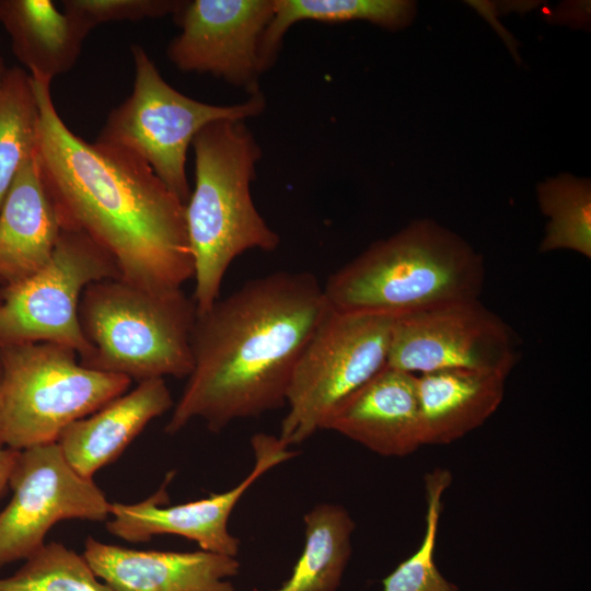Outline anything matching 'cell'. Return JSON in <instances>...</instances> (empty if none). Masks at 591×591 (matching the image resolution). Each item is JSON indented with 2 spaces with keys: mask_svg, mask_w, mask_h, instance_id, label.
<instances>
[{
  "mask_svg": "<svg viewBox=\"0 0 591 591\" xmlns=\"http://www.w3.org/2000/svg\"><path fill=\"white\" fill-rule=\"evenodd\" d=\"M31 77L39 109L35 157L61 229L94 241L127 282L182 288L194 278L185 204L142 160L72 132L51 82Z\"/></svg>",
  "mask_w": 591,
  "mask_h": 591,
  "instance_id": "cell-1",
  "label": "cell"
},
{
  "mask_svg": "<svg viewBox=\"0 0 591 591\" xmlns=\"http://www.w3.org/2000/svg\"><path fill=\"white\" fill-rule=\"evenodd\" d=\"M328 310L313 274L281 270L248 280L197 314L193 369L165 432L195 418L220 432L286 406L298 359Z\"/></svg>",
  "mask_w": 591,
  "mask_h": 591,
  "instance_id": "cell-2",
  "label": "cell"
},
{
  "mask_svg": "<svg viewBox=\"0 0 591 591\" xmlns=\"http://www.w3.org/2000/svg\"><path fill=\"white\" fill-rule=\"evenodd\" d=\"M484 281L483 257L471 245L417 220L338 268L323 291L333 311L397 318L479 299Z\"/></svg>",
  "mask_w": 591,
  "mask_h": 591,
  "instance_id": "cell-3",
  "label": "cell"
},
{
  "mask_svg": "<svg viewBox=\"0 0 591 591\" xmlns=\"http://www.w3.org/2000/svg\"><path fill=\"white\" fill-rule=\"evenodd\" d=\"M195 186L185 204L194 265L197 314L220 298L231 263L251 250L273 252L280 244L253 201L251 185L262 150L243 120H218L194 138Z\"/></svg>",
  "mask_w": 591,
  "mask_h": 591,
  "instance_id": "cell-4",
  "label": "cell"
},
{
  "mask_svg": "<svg viewBox=\"0 0 591 591\" xmlns=\"http://www.w3.org/2000/svg\"><path fill=\"white\" fill-rule=\"evenodd\" d=\"M196 317L193 297L182 288L149 289L120 278L93 282L79 305L81 329L91 347L81 363L138 382L187 378Z\"/></svg>",
  "mask_w": 591,
  "mask_h": 591,
  "instance_id": "cell-5",
  "label": "cell"
},
{
  "mask_svg": "<svg viewBox=\"0 0 591 591\" xmlns=\"http://www.w3.org/2000/svg\"><path fill=\"white\" fill-rule=\"evenodd\" d=\"M125 375L83 366L50 343L0 347V445L13 450L56 442L62 430L126 393Z\"/></svg>",
  "mask_w": 591,
  "mask_h": 591,
  "instance_id": "cell-6",
  "label": "cell"
},
{
  "mask_svg": "<svg viewBox=\"0 0 591 591\" xmlns=\"http://www.w3.org/2000/svg\"><path fill=\"white\" fill-rule=\"evenodd\" d=\"M135 80L130 95L113 108L96 142L146 162L184 202L190 195L186 155L196 135L218 120L257 117L266 107L262 91L233 105H213L171 86L140 45L130 48Z\"/></svg>",
  "mask_w": 591,
  "mask_h": 591,
  "instance_id": "cell-7",
  "label": "cell"
},
{
  "mask_svg": "<svg viewBox=\"0 0 591 591\" xmlns=\"http://www.w3.org/2000/svg\"><path fill=\"white\" fill-rule=\"evenodd\" d=\"M394 320L327 311L291 375L278 436L287 447L323 430L346 399L386 368Z\"/></svg>",
  "mask_w": 591,
  "mask_h": 591,
  "instance_id": "cell-8",
  "label": "cell"
},
{
  "mask_svg": "<svg viewBox=\"0 0 591 591\" xmlns=\"http://www.w3.org/2000/svg\"><path fill=\"white\" fill-rule=\"evenodd\" d=\"M119 278L111 256L83 233L61 229L45 266L1 289L0 347L50 343L72 349L80 362L91 354L80 325L85 288Z\"/></svg>",
  "mask_w": 591,
  "mask_h": 591,
  "instance_id": "cell-9",
  "label": "cell"
},
{
  "mask_svg": "<svg viewBox=\"0 0 591 591\" xmlns=\"http://www.w3.org/2000/svg\"><path fill=\"white\" fill-rule=\"evenodd\" d=\"M519 358L515 332L476 299L395 318L386 367L413 374L467 369L508 376Z\"/></svg>",
  "mask_w": 591,
  "mask_h": 591,
  "instance_id": "cell-10",
  "label": "cell"
},
{
  "mask_svg": "<svg viewBox=\"0 0 591 591\" xmlns=\"http://www.w3.org/2000/svg\"><path fill=\"white\" fill-rule=\"evenodd\" d=\"M9 487L13 495L0 511V568L26 559L61 520L109 517L105 494L68 463L57 442L19 451Z\"/></svg>",
  "mask_w": 591,
  "mask_h": 591,
  "instance_id": "cell-11",
  "label": "cell"
},
{
  "mask_svg": "<svg viewBox=\"0 0 591 591\" xmlns=\"http://www.w3.org/2000/svg\"><path fill=\"white\" fill-rule=\"evenodd\" d=\"M273 12L274 0L181 1L173 14L181 33L167 45V58L181 71L257 93L267 71L262 39Z\"/></svg>",
  "mask_w": 591,
  "mask_h": 591,
  "instance_id": "cell-12",
  "label": "cell"
},
{
  "mask_svg": "<svg viewBox=\"0 0 591 591\" xmlns=\"http://www.w3.org/2000/svg\"><path fill=\"white\" fill-rule=\"evenodd\" d=\"M251 445L254 466L233 488L170 507L165 506V487L137 503L111 502L107 531L132 543L148 542L160 534L179 535L196 542L202 551L236 557L241 542L228 529L233 509L258 478L297 455L278 437L264 432L254 434Z\"/></svg>",
  "mask_w": 591,
  "mask_h": 591,
  "instance_id": "cell-13",
  "label": "cell"
},
{
  "mask_svg": "<svg viewBox=\"0 0 591 591\" xmlns=\"http://www.w3.org/2000/svg\"><path fill=\"white\" fill-rule=\"evenodd\" d=\"M84 558L113 591H235L236 557L207 551H137L88 537Z\"/></svg>",
  "mask_w": 591,
  "mask_h": 591,
  "instance_id": "cell-14",
  "label": "cell"
},
{
  "mask_svg": "<svg viewBox=\"0 0 591 591\" xmlns=\"http://www.w3.org/2000/svg\"><path fill=\"white\" fill-rule=\"evenodd\" d=\"M333 430L382 456H406L422 445L416 374L384 368L327 419Z\"/></svg>",
  "mask_w": 591,
  "mask_h": 591,
  "instance_id": "cell-15",
  "label": "cell"
},
{
  "mask_svg": "<svg viewBox=\"0 0 591 591\" xmlns=\"http://www.w3.org/2000/svg\"><path fill=\"white\" fill-rule=\"evenodd\" d=\"M173 406L164 379L141 381L134 390L67 426L56 442L80 475L93 478L100 468L114 462L151 420Z\"/></svg>",
  "mask_w": 591,
  "mask_h": 591,
  "instance_id": "cell-16",
  "label": "cell"
},
{
  "mask_svg": "<svg viewBox=\"0 0 591 591\" xmlns=\"http://www.w3.org/2000/svg\"><path fill=\"white\" fill-rule=\"evenodd\" d=\"M60 232L34 152L22 164L0 208V288L45 266Z\"/></svg>",
  "mask_w": 591,
  "mask_h": 591,
  "instance_id": "cell-17",
  "label": "cell"
},
{
  "mask_svg": "<svg viewBox=\"0 0 591 591\" xmlns=\"http://www.w3.org/2000/svg\"><path fill=\"white\" fill-rule=\"evenodd\" d=\"M416 376L422 445L449 444L480 427L500 406L507 379L467 369Z\"/></svg>",
  "mask_w": 591,
  "mask_h": 591,
  "instance_id": "cell-18",
  "label": "cell"
},
{
  "mask_svg": "<svg viewBox=\"0 0 591 591\" xmlns=\"http://www.w3.org/2000/svg\"><path fill=\"white\" fill-rule=\"evenodd\" d=\"M0 22L28 73L50 82L74 67L90 33L50 0H0Z\"/></svg>",
  "mask_w": 591,
  "mask_h": 591,
  "instance_id": "cell-19",
  "label": "cell"
},
{
  "mask_svg": "<svg viewBox=\"0 0 591 591\" xmlns=\"http://www.w3.org/2000/svg\"><path fill=\"white\" fill-rule=\"evenodd\" d=\"M304 547L291 576L271 591H336L351 556L356 523L339 505L320 503L303 517Z\"/></svg>",
  "mask_w": 591,
  "mask_h": 591,
  "instance_id": "cell-20",
  "label": "cell"
},
{
  "mask_svg": "<svg viewBox=\"0 0 591 591\" xmlns=\"http://www.w3.org/2000/svg\"><path fill=\"white\" fill-rule=\"evenodd\" d=\"M415 4L403 0H274L273 16L262 39L267 70L275 63L287 31L296 23L366 20L390 30L407 25Z\"/></svg>",
  "mask_w": 591,
  "mask_h": 591,
  "instance_id": "cell-21",
  "label": "cell"
},
{
  "mask_svg": "<svg viewBox=\"0 0 591 591\" xmlns=\"http://www.w3.org/2000/svg\"><path fill=\"white\" fill-rule=\"evenodd\" d=\"M38 103L32 77L9 68L0 85V208L22 164L35 152Z\"/></svg>",
  "mask_w": 591,
  "mask_h": 591,
  "instance_id": "cell-22",
  "label": "cell"
},
{
  "mask_svg": "<svg viewBox=\"0 0 591 591\" xmlns=\"http://www.w3.org/2000/svg\"><path fill=\"white\" fill-rule=\"evenodd\" d=\"M537 199L548 218L540 252L570 250L590 258V181L561 174L538 185Z\"/></svg>",
  "mask_w": 591,
  "mask_h": 591,
  "instance_id": "cell-23",
  "label": "cell"
},
{
  "mask_svg": "<svg viewBox=\"0 0 591 591\" xmlns=\"http://www.w3.org/2000/svg\"><path fill=\"white\" fill-rule=\"evenodd\" d=\"M452 483L447 468L438 467L425 476V533L416 552L383 580V591H459L438 569L434 549L442 511V497Z\"/></svg>",
  "mask_w": 591,
  "mask_h": 591,
  "instance_id": "cell-24",
  "label": "cell"
},
{
  "mask_svg": "<svg viewBox=\"0 0 591 591\" xmlns=\"http://www.w3.org/2000/svg\"><path fill=\"white\" fill-rule=\"evenodd\" d=\"M97 578L83 555L50 542L13 575L0 578V591H113Z\"/></svg>",
  "mask_w": 591,
  "mask_h": 591,
  "instance_id": "cell-25",
  "label": "cell"
},
{
  "mask_svg": "<svg viewBox=\"0 0 591 591\" xmlns=\"http://www.w3.org/2000/svg\"><path fill=\"white\" fill-rule=\"evenodd\" d=\"M63 11L89 32L111 22H138L174 14L181 0H63Z\"/></svg>",
  "mask_w": 591,
  "mask_h": 591,
  "instance_id": "cell-26",
  "label": "cell"
},
{
  "mask_svg": "<svg viewBox=\"0 0 591 591\" xmlns=\"http://www.w3.org/2000/svg\"><path fill=\"white\" fill-rule=\"evenodd\" d=\"M19 451L0 445V497L4 489L9 487L11 471L16 461Z\"/></svg>",
  "mask_w": 591,
  "mask_h": 591,
  "instance_id": "cell-27",
  "label": "cell"
},
{
  "mask_svg": "<svg viewBox=\"0 0 591 591\" xmlns=\"http://www.w3.org/2000/svg\"><path fill=\"white\" fill-rule=\"evenodd\" d=\"M7 70L8 69L4 67L3 59H2L1 54H0V85L2 83V80L4 78V74H5Z\"/></svg>",
  "mask_w": 591,
  "mask_h": 591,
  "instance_id": "cell-28",
  "label": "cell"
},
{
  "mask_svg": "<svg viewBox=\"0 0 591 591\" xmlns=\"http://www.w3.org/2000/svg\"><path fill=\"white\" fill-rule=\"evenodd\" d=\"M0 299H1V288H0Z\"/></svg>",
  "mask_w": 591,
  "mask_h": 591,
  "instance_id": "cell-29",
  "label": "cell"
}]
</instances>
